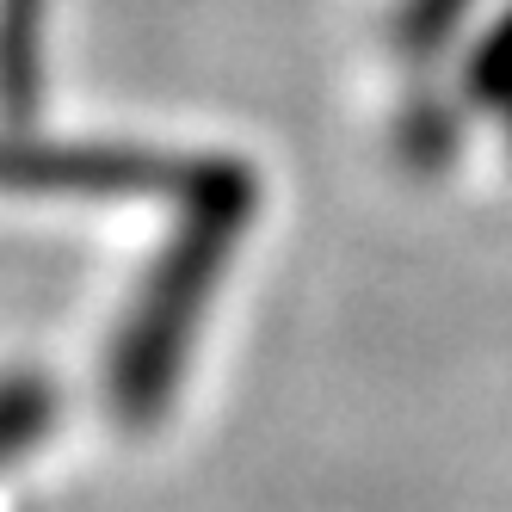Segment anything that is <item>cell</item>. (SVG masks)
<instances>
[{
    "label": "cell",
    "instance_id": "obj_2",
    "mask_svg": "<svg viewBox=\"0 0 512 512\" xmlns=\"http://www.w3.org/2000/svg\"><path fill=\"white\" fill-rule=\"evenodd\" d=\"M44 426V395L38 383H7L0 389V457L31 445V432Z\"/></svg>",
    "mask_w": 512,
    "mask_h": 512
},
{
    "label": "cell",
    "instance_id": "obj_1",
    "mask_svg": "<svg viewBox=\"0 0 512 512\" xmlns=\"http://www.w3.org/2000/svg\"><path fill=\"white\" fill-rule=\"evenodd\" d=\"M149 179L142 161L118 155H44V149H0V186H31V192H124Z\"/></svg>",
    "mask_w": 512,
    "mask_h": 512
}]
</instances>
